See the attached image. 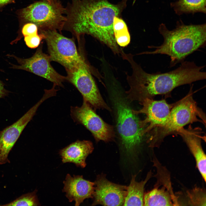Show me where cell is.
I'll list each match as a JSON object with an SVG mask.
<instances>
[{
  "instance_id": "obj_1",
  "label": "cell",
  "mask_w": 206,
  "mask_h": 206,
  "mask_svg": "<svg viewBox=\"0 0 206 206\" xmlns=\"http://www.w3.org/2000/svg\"><path fill=\"white\" fill-rule=\"evenodd\" d=\"M127 0L117 4L107 0H71L65 8L63 29L70 31L78 40L85 34L91 35L108 47L115 54L121 51L113 31L115 17L126 6Z\"/></svg>"
},
{
  "instance_id": "obj_2",
  "label": "cell",
  "mask_w": 206,
  "mask_h": 206,
  "mask_svg": "<svg viewBox=\"0 0 206 206\" xmlns=\"http://www.w3.org/2000/svg\"><path fill=\"white\" fill-rule=\"evenodd\" d=\"M125 58L132 70L131 75L127 77L130 89L126 92L130 102H140L147 98L153 99L159 95L169 96L172 90L178 86L206 78V72L202 71L205 66H197L193 62L184 61L178 68L167 72L150 74L134 62L131 55H127Z\"/></svg>"
},
{
  "instance_id": "obj_3",
  "label": "cell",
  "mask_w": 206,
  "mask_h": 206,
  "mask_svg": "<svg viewBox=\"0 0 206 206\" xmlns=\"http://www.w3.org/2000/svg\"><path fill=\"white\" fill-rule=\"evenodd\" d=\"M158 30L163 38V43L158 46H149L155 49L140 54L167 55L170 57V67L183 62L189 55L206 46L205 23L186 25L180 20L172 30H169L163 23L159 25Z\"/></svg>"
},
{
  "instance_id": "obj_4",
  "label": "cell",
  "mask_w": 206,
  "mask_h": 206,
  "mask_svg": "<svg viewBox=\"0 0 206 206\" xmlns=\"http://www.w3.org/2000/svg\"><path fill=\"white\" fill-rule=\"evenodd\" d=\"M107 84V88L114 117L117 135L124 148L133 152L141 144L147 134L144 125L134 113L130 102L116 80Z\"/></svg>"
},
{
  "instance_id": "obj_5",
  "label": "cell",
  "mask_w": 206,
  "mask_h": 206,
  "mask_svg": "<svg viewBox=\"0 0 206 206\" xmlns=\"http://www.w3.org/2000/svg\"><path fill=\"white\" fill-rule=\"evenodd\" d=\"M193 85L188 94L174 103L168 120L162 127L153 129L148 133V141L151 147L158 146L166 136L177 134L181 128L189 124L200 122L205 125V115L193 98Z\"/></svg>"
},
{
  "instance_id": "obj_6",
  "label": "cell",
  "mask_w": 206,
  "mask_h": 206,
  "mask_svg": "<svg viewBox=\"0 0 206 206\" xmlns=\"http://www.w3.org/2000/svg\"><path fill=\"white\" fill-rule=\"evenodd\" d=\"M65 8L60 1L40 0L21 10L23 21L36 25L40 31L63 30L66 20Z\"/></svg>"
},
{
  "instance_id": "obj_7",
  "label": "cell",
  "mask_w": 206,
  "mask_h": 206,
  "mask_svg": "<svg viewBox=\"0 0 206 206\" xmlns=\"http://www.w3.org/2000/svg\"><path fill=\"white\" fill-rule=\"evenodd\" d=\"M39 32L44 36L51 61L59 63L66 70L86 62L78 52L73 39L67 37L56 30L40 31Z\"/></svg>"
},
{
  "instance_id": "obj_8",
  "label": "cell",
  "mask_w": 206,
  "mask_h": 206,
  "mask_svg": "<svg viewBox=\"0 0 206 206\" xmlns=\"http://www.w3.org/2000/svg\"><path fill=\"white\" fill-rule=\"evenodd\" d=\"M66 80L72 84L94 110L111 108L103 98L86 62L71 69L66 70Z\"/></svg>"
},
{
  "instance_id": "obj_9",
  "label": "cell",
  "mask_w": 206,
  "mask_h": 206,
  "mask_svg": "<svg viewBox=\"0 0 206 206\" xmlns=\"http://www.w3.org/2000/svg\"><path fill=\"white\" fill-rule=\"evenodd\" d=\"M70 111L74 121L89 130L96 142H108L114 139L116 134L114 127L105 122L85 100L83 99L81 106H72Z\"/></svg>"
},
{
  "instance_id": "obj_10",
  "label": "cell",
  "mask_w": 206,
  "mask_h": 206,
  "mask_svg": "<svg viewBox=\"0 0 206 206\" xmlns=\"http://www.w3.org/2000/svg\"><path fill=\"white\" fill-rule=\"evenodd\" d=\"M7 56L14 58L19 64H11L12 68L32 73L52 82L56 86L62 87L63 82L66 80V77L60 74L52 66L49 55L43 53L41 45L33 55L29 58H20L13 55Z\"/></svg>"
},
{
  "instance_id": "obj_11",
  "label": "cell",
  "mask_w": 206,
  "mask_h": 206,
  "mask_svg": "<svg viewBox=\"0 0 206 206\" xmlns=\"http://www.w3.org/2000/svg\"><path fill=\"white\" fill-rule=\"evenodd\" d=\"M44 94L42 97L21 117L0 132V165L9 162L8 156L22 131L31 120L40 105L48 98Z\"/></svg>"
},
{
  "instance_id": "obj_12",
  "label": "cell",
  "mask_w": 206,
  "mask_h": 206,
  "mask_svg": "<svg viewBox=\"0 0 206 206\" xmlns=\"http://www.w3.org/2000/svg\"><path fill=\"white\" fill-rule=\"evenodd\" d=\"M94 183L92 205L124 206L127 186L110 181L103 174L97 176Z\"/></svg>"
},
{
  "instance_id": "obj_13",
  "label": "cell",
  "mask_w": 206,
  "mask_h": 206,
  "mask_svg": "<svg viewBox=\"0 0 206 206\" xmlns=\"http://www.w3.org/2000/svg\"><path fill=\"white\" fill-rule=\"evenodd\" d=\"M142 108L139 110L133 109L136 114H143L146 118L142 120L143 124L147 126L145 132L147 134L152 129L165 125L169 118L174 103L169 104L164 100H157L147 98L140 102Z\"/></svg>"
},
{
  "instance_id": "obj_14",
  "label": "cell",
  "mask_w": 206,
  "mask_h": 206,
  "mask_svg": "<svg viewBox=\"0 0 206 206\" xmlns=\"http://www.w3.org/2000/svg\"><path fill=\"white\" fill-rule=\"evenodd\" d=\"M63 184V192L69 202L75 201V206H79L86 199L93 198L94 182L84 179L82 175L72 176L68 174Z\"/></svg>"
},
{
  "instance_id": "obj_15",
  "label": "cell",
  "mask_w": 206,
  "mask_h": 206,
  "mask_svg": "<svg viewBox=\"0 0 206 206\" xmlns=\"http://www.w3.org/2000/svg\"><path fill=\"white\" fill-rule=\"evenodd\" d=\"M199 129L193 128L189 127L187 129L182 128L177 134L183 138L194 156L196 166L205 182L206 181V155L201 144V137Z\"/></svg>"
},
{
  "instance_id": "obj_16",
  "label": "cell",
  "mask_w": 206,
  "mask_h": 206,
  "mask_svg": "<svg viewBox=\"0 0 206 206\" xmlns=\"http://www.w3.org/2000/svg\"><path fill=\"white\" fill-rule=\"evenodd\" d=\"M94 149L91 141L78 140L61 149L59 153L63 163H73L77 167L84 168L86 165V158Z\"/></svg>"
},
{
  "instance_id": "obj_17",
  "label": "cell",
  "mask_w": 206,
  "mask_h": 206,
  "mask_svg": "<svg viewBox=\"0 0 206 206\" xmlns=\"http://www.w3.org/2000/svg\"><path fill=\"white\" fill-rule=\"evenodd\" d=\"M166 186L155 187L144 194V206H172L179 204L177 197Z\"/></svg>"
},
{
  "instance_id": "obj_18",
  "label": "cell",
  "mask_w": 206,
  "mask_h": 206,
  "mask_svg": "<svg viewBox=\"0 0 206 206\" xmlns=\"http://www.w3.org/2000/svg\"><path fill=\"white\" fill-rule=\"evenodd\" d=\"M151 175V172H149L145 179L139 182L136 180V175H132L130 184L127 187L124 206L144 205V187Z\"/></svg>"
},
{
  "instance_id": "obj_19",
  "label": "cell",
  "mask_w": 206,
  "mask_h": 206,
  "mask_svg": "<svg viewBox=\"0 0 206 206\" xmlns=\"http://www.w3.org/2000/svg\"><path fill=\"white\" fill-rule=\"evenodd\" d=\"M170 6L179 15L197 12L206 13V0H178L171 2Z\"/></svg>"
},
{
  "instance_id": "obj_20",
  "label": "cell",
  "mask_w": 206,
  "mask_h": 206,
  "mask_svg": "<svg viewBox=\"0 0 206 206\" xmlns=\"http://www.w3.org/2000/svg\"><path fill=\"white\" fill-rule=\"evenodd\" d=\"M113 29L115 38L118 46L125 47L130 43V37L126 25L118 17H115L113 23Z\"/></svg>"
},
{
  "instance_id": "obj_21",
  "label": "cell",
  "mask_w": 206,
  "mask_h": 206,
  "mask_svg": "<svg viewBox=\"0 0 206 206\" xmlns=\"http://www.w3.org/2000/svg\"><path fill=\"white\" fill-rule=\"evenodd\" d=\"M37 190L23 195L13 201L3 206H32L40 205L36 194Z\"/></svg>"
},
{
  "instance_id": "obj_22",
  "label": "cell",
  "mask_w": 206,
  "mask_h": 206,
  "mask_svg": "<svg viewBox=\"0 0 206 206\" xmlns=\"http://www.w3.org/2000/svg\"><path fill=\"white\" fill-rule=\"evenodd\" d=\"M187 193L188 203L192 205H206L205 191L203 189L196 187Z\"/></svg>"
},
{
  "instance_id": "obj_23",
  "label": "cell",
  "mask_w": 206,
  "mask_h": 206,
  "mask_svg": "<svg viewBox=\"0 0 206 206\" xmlns=\"http://www.w3.org/2000/svg\"><path fill=\"white\" fill-rule=\"evenodd\" d=\"M24 40L26 45L29 47L33 49L37 47L41 41L44 39V36L42 34H34L24 37Z\"/></svg>"
},
{
  "instance_id": "obj_24",
  "label": "cell",
  "mask_w": 206,
  "mask_h": 206,
  "mask_svg": "<svg viewBox=\"0 0 206 206\" xmlns=\"http://www.w3.org/2000/svg\"><path fill=\"white\" fill-rule=\"evenodd\" d=\"M38 28L35 24L29 22L25 24L23 27L21 32L24 37L38 33Z\"/></svg>"
},
{
  "instance_id": "obj_25",
  "label": "cell",
  "mask_w": 206,
  "mask_h": 206,
  "mask_svg": "<svg viewBox=\"0 0 206 206\" xmlns=\"http://www.w3.org/2000/svg\"><path fill=\"white\" fill-rule=\"evenodd\" d=\"M3 82L0 80V98H3L7 96L8 91L4 88Z\"/></svg>"
},
{
  "instance_id": "obj_26",
  "label": "cell",
  "mask_w": 206,
  "mask_h": 206,
  "mask_svg": "<svg viewBox=\"0 0 206 206\" xmlns=\"http://www.w3.org/2000/svg\"><path fill=\"white\" fill-rule=\"evenodd\" d=\"M14 2V0H0V8Z\"/></svg>"
},
{
  "instance_id": "obj_27",
  "label": "cell",
  "mask_w": 206,
  "mask_h": 206,
  "mask_svg": "<svg viewBox=\"0 0 206 206\" xmlns=\"http://www.w3.org/2000/svg\"><path fill=\"white\" fill-rule=\"evenodd\" d=\"M55 0V1H60V0Z\"/></svg>"
}]
</instances>
